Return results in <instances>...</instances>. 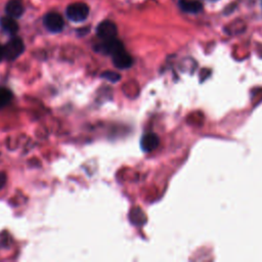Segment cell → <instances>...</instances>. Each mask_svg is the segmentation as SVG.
Listing matches in <instances>:
<instances>
[{
  "mask_svg": "<svg viewBox=\"0 0 262 262\" xmlns=\"http://www.w3.org/2000/svg\"><path fill=\"white\" fill-rule=\"evenodd\" d=\"M67 17L69 19H71L72 22H83L84 19H87L89 15V8L85 3L77 2V3H72L67 7L66 11Z\"/></svg>",
  "mask_w": 262,
  "mask_h": 262,
  "instance_id": "6da1fadb",
  "label": "cell"
},
{
  "mask_svg": "<svg viewBox=\"0 0 262 262\" xmlns=\"http://www.w3.org/2000/svg\"><path fill=\"white\" fill-rule=\"evenodd\" d=\"M25 50V45L22 41L21 38H12L4 46V55L5 58L8 60L17 59L19 56H21Z\"/></svg>",
  "mask_w": 262,
  "mask_h": 262,
  "instance_id": "7a4b0ae2",
  "label": "cell"
},
{
  "mask_svg": "<svg viewBox=\"0 0 262 262\" xmlns=\"http://www.w3.org/2000/svg\"><path fill=\"white\" fill-rule=\"evenodd\" d=\"M44 26L48 31L53 33H58L64 28V19L56 13H49L44 17Z\"/></svg>",
  "mask_w": 262,
  "mask_h": 262,
  "instance_id": "3957f363",
  "label": "cell"
},
{
  "mask_svg": "<svg viewBox=\"0 0 262 262\" xmlns=\"http://www.w3.org/2000/svg\"><path fill=\"white\" fill-rule=\"evenodd\" d=\"M96 33H97V36L102 39L103 41H105V40L116 38L118 30H117L116 25L113 22L105 21L97 26Z\"/></svg>",
  "mask_w": 262,
  "mask_h": 262,
  "instance_id": "277c9868",
  "label": "cell"
},
{
  "mask_svg": "<svg viewBox=\"0 0 262 262\" xmlns=\"http://www.w3.org/2000/svg\"><path fill=\"white\" fill-rule=\"evenodd\" d=\"M114 65L119 69H127L132 65V58L125 52V49L122 48L119 52L112 56Z\"/></svg>",
  "mask_w": 262,
  "mask_h": 262,
  "instance_id": "5b68a950",
  "label": "cell"
},
{
  "mask_svg": "<svg viewBox=\"0 0 262 262\" xmlns=\"http://www.w3.org/2000/svg\"><path fill=\"white\" fill-rule=\"evenodd\" d=\"M99 48L103 53L110 55V56H113L114 54L119 52L120 49L124 48V46L117 38H113V39H110V40H105V41L100 44Z\"/></svg>",
  "mask_w": 262,
  "mask_h": 262,
  "instance_id": "8992f818",
  "label": "cell"
},
{
  "mask_svg": "<svg viewBox=\"0 0 262 262\" xmlns=\"http://www.w3.org/2000/svg\"><path fill=\"white\" fill-rule=\"evenodd\" d=\"M5 12L7 16L14 19L21 17L24 13V5L21 0H9L5 6Z\"/></svg>",
  "mask_w": 262,
  "mask_h": 262,
  "instance_id": "52a82bcc",
  "label": "cell"
},
{
  "mask_svg": "<svg viewBox=\"0 0 262 262\" xmlns=\"http://www.w3.org/2000/svg\"><path fill=\"white\" fill-rule=\"evenodd\" d=\"M159 137L155 133H148L143 136L140 146H142L145 152H150V150H155L159 146Z\"/></svg>",
  "mask_w": 262,
  "mask_h": 262,
  "instance_id": "ba28073f",
  "label": "cell"
},
{
  "mask_svg": "<svg viewBox=\"0 0 262 262\" xmlns=\"http://www.w3.org/2000/svg\"><path fill=\"white\" fill-rule=\"evenodd\" d=\"M0 26L8 34H16L19 30V25L12 17H3L0 19Z\"/></svg>",
  "mask_w": 262,
  "mask_h": 262,
  "instance_id": "9c48e42d",
  "label": "cell"
},
{
  "mask_svg": "<svg viewBox=\"0 0 262 262\" xmlns=\"http://www.w3.org/2000/svg\"><path fill=\"white\" fill-rule=\"evenodd\" d=\"M179 5L183 11L189 14H197L202 9V3L196 0H180Z\"/></svg>",
  "mask_w": 262,
  "mask_h": 262,
  "instance_id": "30bf717a",
  "label": "cell"
},
{
  "mask_svg": "<svg viewBox=\"0 0 262 262\" xmlns=\"http://www.w3.org/2000/svg\"><path fill=\"white\" fill-rule=\"evenodd\" d=\"M13 98V94L7 88H0V109L5 107Z\"/></svg>",
  "mask_w": 262,
  "mask_h": 262,
  "instance_id": "8fae6325",
  "label": "cell"
},
{
  "mask_svg": "<svg viewBox=\"0 0 262 262\" xmlns=\"http://www.w3.org/2000/svg\"><path fill=\"white\" fill-rule=\"evenodd\" d=\"M103 77H105V78H107V79H109V80H112L113 82H115L116 80H118V79L120 78V77H119V76H118L116 73H110V72L104 73Z\"/></svg>",
  "mask_w": 262,
  "mask_h": 262,
  "instance_id": "7c38bea8",
  "label": "cell"
},
{
  "mask_svg": "<svg viewBox=\"0 0 262 262\" xmlns=\"http://www.w3.org/2000/svg\"><path fill=\"white\" fill-rule=\"evenodd\" d=\"M6 184V175L3 172H0V189H1Z\"/></svg>",
  "mask_w": 262,
  "mask_h": 262,
  "instance_id": "4fadbf2b",
  "label": "cell"
},
{
  "mask_svg": "<svg viewBox=\"0 0 262 262\" xmlns=\"http://www.w3.org/2000/svg\"><path fill=\"white\" fill-rule=\"evenodd\" d=\"M5 57V55H4V46H2L1 44H0V62Z\"/></svg>",
  "mask_w": 262,
  "mask_h": 262,
  "instance_id": "5bb4252c",
  "label": "cell"
}]
</instances>
